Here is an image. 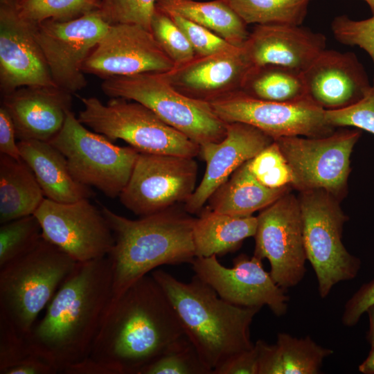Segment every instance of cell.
Wrapping results in <instances>:
<instances>
[{
	"mask_svg": "<svg viewBox=\"0 0 374 374\" xmlns=\"http://www.w3.org/2000/svg\"><path fill=\"white\" fill-rule=\"evenodd\" d=\"M253 256L270 264V275L285 290L299 284L307 260L299 198L290 192L257 216Z\"/></svg>",
	"mask_w": 374,
	"mask_h": 374,
	"instance_id": "cell-13",
	"label": "cell"
},
{
	"mask_svg": "<svg viewBox=\"0 0 374 374\" xmlns=\"http://www.w3.org/2000/svg\"><path fill=\"white\" fill-rule=\"evenodd\" d=\"M83 109L78 118L110 141L121 139L139 152L193 157L200 145L163 122L145 105L122 98L103 103L96 97H80Z\"/></svg>",
	"mask_w": 374,
	"mask_h": 374,
	"instance_id": "cell-7",
	"label": "cell"
},
{
	"mask_svg": "<svg viewBox=\"0 0 374 374\" xmlns=\"http://www.w3.org/2000/svg\"><path fill=\"white\" fill-rule=\"evenodd\" d=\"M44 199L28 165L0 154V223L33 215Z\"/></svg>",
	"mask_w": 374,
	"mask_h": 374,
	"instance_id": "cell-28",
	"label": "cell"
},
{
	"mask_svg": "<svg viewBox=\"0 0 374 374\" xmlns=\"http://www.w3.org/2000/svg\"><path fill=\"white\" fill-rule=\"evenodd\" d=\"M18 146L21 159L33 172L45 198L71 203L93 196L89 186L72 176L64 156L49 142L22 140Z\"/></svg>",
	"mask_w": 374,
	"mask_h": 374,
	"instance_id": "cell-24",
	"label": "cell"
},
{
	"mask_svg": "<svg viewBox=\"0 0 374 374\" xmlns=\"http://www.w3.org/2000/svg\"><path fill=\"white\" fill-rule=\"evenodd\" d=\"M225 123L251 125L274 140L283 136L321 137L331 134L325 109L309 98L294 102L259 99L242 90L209 103Z\"/></svg>",
	"mask_w": 374,
	"mask_h": 374,
	"instance_id": "cell-12",
	"label": "cell"
},
{
	"mask_svg": "<svg viewBox=\"0 0 374 374\" xmlns=\"http://www.w3.org/2000/svg\"><path fill=\"white\" fill-rule=\"evenodd\" d=\"M302 74L308 98L325 110L348 107L371 87L365 69L353 52L326 48Z\"/></svg>",
	"mask_w": 374,
	"mask_h": 374,
	"instance_id": "cell-21",
	"label": "cell"
},
{
	"mask_svg": "<svg viewBox=\"0 0 374 374\" xmlns=\"http://www.w3.org/2000/svg\"><path fill=\"white\" fill-rule=\"evenodd\" d=\"M374 303V279L363 284L348 299L342 314V323L348 327L355 326L367 308Z\"/></svg>",
	"mask_w": 374,
	"mask_h": 374,
	"instance_id": "cell-42",
	"label": "cell"
},
{
	"mask_svg": "<svg viewBox=\"0 0 374 374\" xmlns=\"http://www.w3.org/2000/svg\"><path fill=\"white\" fill-rule=\"evenodd\" d=\"M291 188H271L262 185L250 172L247 161L213 193L208 200V208L231 215L250 216L290 192Z\"/></svg>",
	"mask_w": 374,
	"mask_h": 374,
	"instance_id": "cell-26",
	"label": "cell"
},
{
	"mask_svg": "<svg viewBox=\"0 0 374 374\" xmlns=\"http://www.w3.org/2000/svg\"><path fill=\"white\" fill-rule=\"evenodd\" d=\"M43 238L76 262L107 256L115 242L101 209L89 199L61 203L45 198L33 214Z\"/></svg>",
	"mask_w": 374,
	"mask_h": 374,
	"instance_id": "cell-15",
	"label": "cell"
},
{
	"mask_svg": "<svg viewBox=\"0 0 374 374\" xmlns=\"http://www.w3.org/2000/svg\"><path fill=\"white\" fill-rule=\"evenodd\" d=\"M19 14L16 0H0L1 96L26 86H56L35 35Z\"/></svg>",
	"mask_w": 374,
	"mask_h": 374,
	"instance_id": "cell-18",
	"label": "cell"
},
{
	"mask_svg": "<svg viewBox=\"0 0 374 374\" xmlns=\"http://www.w3.org/2000/svg\"><path fill=\"white\" fill-rule=\"evenodd\" d=\"M332 32L340 43L357 46L366 51L374 64V15L364 20H353L346 15L333 19Z\"/></svg>",
	"mask_w": 374,
	"mask_h": 374,
	"instance_id": "cell-39",
	"label": "cell"
},
{
	"mask_svg": "<svg viewBox=\"0 0 374 374\" xmlns=\"http://www.w3.org/2000/svg\"><path fill=\"white\" fill-rule=\"evenodd\" d=\"M114 233L107 256L112 271V297L162 265L191 263L195 258V219L172 207L138 220L121 216L101 205Z\"/></svg>",
	"mask_w": 374,
	"mask_h": 374,
	"instance_id": "cell-3",
	"label": "cell"
},
{
	"mask_svg": "<svg viewBox=\"0 0 374 374\" xmlns=\"http://www.w3.org/2000/svg\"><path fill=\"white\" fill-rule=\"evenodd\" d=\"M248 25H301L310 0H226Z\"/></svg>",
	"mask_w": 374,
	"mask_h": 374,
	"instance_id": "cell-31",
	"label": "cell"
},
{
	"mask_svg": "<svg viewBox=\"0 0 374 374\" xmlns=\"http://www.w3.org/2000/svg\"><path fill=\"white\" fill-rule=\"evenodd\" d=\"M164 292L147 274L111 300L88 357L66 374H141L185 337Z\"/></svg>",
	"mask_w": 374,
	"mask_h": 374,
	"instance_id": "cell-1",
	"label": "cell"
},
{
	"mask_svg": "<svg viewBox=\"0 0 374 374\" xmlns=\"http://www.w3.org/2000/svg\"><path fill=\"white\" fill-rule=\"evenodd\" d=\"M101 89L110 98L138 102L163 122L199 145L221 141L226 123L209 103L191 98L175 89L162 73L148 72L104 79Z\"/></svg>",
	"mask_w": 374,
	"mask_h": 374,
	"instance_id": "cell-6",
	"label": "cell"
},
{
	"mask_svg": "<svg viewBox=\"0 0 374 374\" xmlns=\"http://www.w3.org/2000/svg\"><path fill=\"white\" fill-rule=\"evenodd\" d=\"M370 7V9L374 15V0H364Z\"/></svg>",
	"mask_w": 374,
	"mask_h": 374,
	"instance_id": "cell-48",
	"label": "cell"
},
{
	"mask_svg": "<svg viewBox=\"0 0 374 374\" xmlns=\"http://www.w3.org/2000/svg\"><path fill=\"white\" fill-rule=\"evenodd\" d=\"M242 91L259 99L276 102L308 98L302 72L272 64L253 66Z\"/></svg>",
	"mask_w": 374,
	"mask_h": 374,
	"instance_id": "cell-30",
	"label": "cell"
},
{
	"mask_svg": "<svg viewBox=\"0 0 374 374\" xmlns=\"http://www.w3.org/2000/svg\"><path fill=\"white\" fill-rule=\"evenodd\" d=\"M141 374H213V371L185 336L145 367Z\"/></svg>",
	"mask_w": 374,
	"mask_h": 374,
	"instance_id": "cell-34",
	"label": "cell"
},
{
	"mask_svg": "<svg viewBox=\"0 0 374 374\" xmlns=\"http://www.w3.org/2000/svg\"><path fill=\"white\" fill-rule=\"evenodd\" d=\"M257 222V217L253 215L234 216L206 208L194 222L195 257L235 251L246 238L255 235Z\"/></svg>",
	"mask_w": 374,
	"mask_h": 374,
	"instance_id": "cell-27",
	"label": "cell"
},
{
	"mask_svg": "<svg viewBox=\"0 0 374 374\" xmlns=\"http://www.w3.org/2000/svg\"><path fill=\"white\" fill-rule=\"evenodd\" d=\"M358 369L364 374H374V348H371L368 355L359 366Z\"/></svg>",
	"mask_w": 374,
	"mask_h": 374,
	"instance_id": "cell-46",
	"label": "cell"
},
{
	"mask_svg": "<svg viewBox=\"0 0 374 374\" xmlns=\"http://www.w3.org/2000/svg\"><path fill=\"white\" fill-rule=\"evenodd\" d=\"M325 117L335 128L351 126L374 134V82L358 102L342 109L325 110Z\"/></svg>",
	"mask_w": 374,
	"mask_h": 374,
	"instance_id": "cell-38",
	"label": "cell"
},
{
	"mask_svg": "<svg viewBox=\"0 0 374 374\" xmlns=\"http://www.w3.org/2000/svg\"><path fill=\"white\" fill-rule=\"evenodd\" d=\"M254 345L258 353V374H317L323 359L333 353L309 336L297 338L285 332L277 335L274 344L259 339Z\"/></svg>",
	"mask_w": 374,
	"mask_h": 374,
	"instance_id": "cell-25",
	"label": "cell"
},
{
	"mask_svg": "<svg viewBox=\"0 0 374 374\" xmlns=\"http://www.w3.org/2000/svg\"><path fill=\"white\" fill-rule=\"evenodd\" d=\"M155 8L201 25L235 46H242L249 34L247 24L226 0H157Z\"/></svg>",
	"mask_w": 374,
	"mask_h": 374,
	"instance_id": "cell-29",
	"label": "cell"
},
{
	"mask_svg": "<svg viewBox=\"0 0 374 374\" xmlns=\"http://www.w3.org/2000/svg\"><path fill=\"white\" fill-rule=\"evenodd\" d=\"M274 139L259 129L244 123H226L225 137L220 142L200 145L205 161L204 175L185 202L187 213L201 211L213 193L242 164L253 158Z\"/></svg>",
	"mask_w": 374,
	"mask_h": 374,
	"instance_id": "cell-20",
	"label": "cell"
},
{
	"mask_svg": "<svg viewBox=\"0 0 374 374\" xmlns=\"http://www.w3.org/2000/svg\"><path fill=\"white\" fill-rule=\"evenodd\" d=\"M175 64L152 32L137 24H110L82 64L84 73L100 78L164 73Z\"/></svg>",
	"mask_w": 374,
	"mask_h": 374,
	"instance_id": "cell-17",
	"label": "cell"
},
{
	"mask_svg": "<svg viewBox=\"0 0 374 374\" xmlns=\"http://www.w3.org/2000/svg\"><path fill=\"white\" fill-rule=\"evenodd\" d=\"M197 172L193 157L139 152L118 197L135 215L148 216L185 203L196 188Z\"/></svg>",
	"mask_w": 374,
	"mask_h": 374,
	"instance_id": "cell-11",
	"label": "cell"
},
{
	"mask_svg": "<svg viewBox=\"0 0 374 374\" xmlns=\"http://www.w3.org/2000/svg\"><path fill=\"white\" fill-rule=\"evenodd\" d=\"M360 136L359 130H342L321 137L275 139L291 168V187L299 192L323 190L341 198L350 172V155Z\"/></svg>",
	"mask_w": 374,
	"mask_h": 374,
	"instance_id": "cell-10",
	"label": "cell"
},
{
	"mask_svg": "<svg viewBox=\"0 0 374 374\" xmlns=\"http://www.w3.org/2000/svg\"><path fill=\"white\" fill-rule=\"evenodd\" d=\"M156 1L157 0H101L99 11L110 24H134L150 30Z\"/></svg>",
	"mask_w": 374,
	"mask_h": 374,
	"instance_id": "cell-37",
	"label": "cell"
},
{
	"mask_svg": "<svg viewBox=\"0 0 374 374\" xmlns=\"http://www.w3.org/2000/svg\"><path fill=\"white\" fill-rule=\"evenodd\" d=\"M195 274L209 285L224 300L238 306L262 308L267 305L277 317L287 311L289 296L278 286L262 260L240 254L231 268L222 265L217 256L195 257L190 263Z\"/></svg>",
	"mask_w": 374,
	"mask_h": 374,
	"instance_id": "cell-16",
	"label": "cell"
},
{
	"mask_svg": "<svg viewBox=\"0 0 374 374\" xmlns=\"http://www.w3.org/2000/svg\"><path fill=\"white\" fill-rule=\"evenodd\" d=\"M168 15L183 31L196 55H210L238 47L230 44L209 29L180 15Z\"/></svg>",
	"mask_w": 374,
	"mask_h": 374,
	"instance_id": "cell-40",
	"label": "cell"
},
{
	"mask_svg": "<svg viewBox=\"0 0 374 374\" xmlns=\"http://www.w3.org/2000/svg\"><path fill=\"white\" fill-rule=\"evenodd\" d=\"M100 6L101 0H16L19 15L34 25L48 19L72 20Z\"/></svg>",
	"mask_w": 374,
	"mask_h": 374,
	"instance_id": "cell-32",
	"label": "cell"
},
{
	"mask_svg": "<svg viewBox=\"0 0 374 374\" xmlns=\"http://www.w3.org/2000/svg\"><path fill=\"white\" fill-rule=\"evenodd\" d=\"M242 48L253 66L272 64L303 72L326 48V37L301 25L257 24Z\"/></svg>",
	"mask_w": 374,
	"mask_h": 374,
	"instance_id": "cell-23",
	"label": "cell"
},
{
	"mask_svg": "<svg viewBox=\"0 0 374 374\" xmlns=\"http://www.w3.org/2000/svg\"><path fill=\"white\" fill-rule=\"evenodd\" d=\"M42 237L40 224L34 215L1 224L0 267L26 253Z\"/></svg>",
	"mask_w": 374,
	"mask_h": 374,
	"instance_id": "cell-33",
	"label": "cell"
},
{
	"mask_svg": "<svg viewBox=\"0 0 374 374\" xmlns=\"http://www.w3.org/2000/svg\"><path fill=\"white\" fill-rule=\"evenodd\" d=\"M33 354L26 337L0 319V373Z\"/></svg>",
	"mask_w": 374,
	"mask_h": 374,
	"instance_id": "cell-41",
	"label": "cell"
},
{
	"mask_svg": "<svg viewBox=\"0 0 374 374\" xmlns=\"http://www.w3.org/2000/svg\"><path fill=\"white\" fill-rule=\"evenodd\" d=\"M112 297L108 256L77 262L26 337L31 352L57 373L84 360Z\"/></svg>",
	"mask_w": 374,
	"mask_h": 374,
	"instance_id": "cell-2",
	"label": "cell"
},
{
	"mask_svg": "<svg viewBox=\"0 0 374 374\" xmlns=\"http://www.w3.org/2000/svg\"><path fill=\"white\" fill-rule=\"evenodd\" d=\"M170 302L203 362L213 371L229 357L253 347L250 326L260 308L233 305L195 274L184 283L161 269L150 272Z\"/></svg>",
	"mask_w": 374,
	"mask_h": 374,
	"instance_id": "cell-4",
	"label": "cell"
},
{
	"mask_svg": "<svg viewBox=\"0 0 374 374\" xmlns=\"http://www.w3.org/2000/svg\"><path fill=\"white\" fill-rule=\"evenodd\" d=\"M56 369L39 357L33 354L5 369L1 374H55Z\"/></svg>",
	"mask_w": 374,
	"mask_h": 374,
	"instance_id": "cell-45",
	"label": "cell"
},
{
	"mask_svg": "<svg viewBox=\"0 0 374 374\" xmlns=\"http://www.w3.org/2000/svg\"><path fill=\"white\" fill-rule=\"evenodd\" d=\"M16 131L12 120L3 106L0 107V154L17 160L22 159L20 154Z\"/></svg>",
	"mask_w": 374,
	"mask_h": 374,
	"instance_id": "cell-44",
	"label": "cell"
},
{
	"mask_svg": "<svg viewBox=\"0 0 374 374\" xmlns=\"http://www.w3.org/2000/svg\"><path fill=\"white\" fill-rule=\"evenodd\" d=\"M247 163L250 172L262 185L271 188L291 186V168L275 141Z\"/></svg>",
	"mask_w": 374,
	"mask_h": 374,
	"instance_id": "cell-36",
	"label": "cell"
},
{
	"mask_svg": "<svg viewBox=\"0 0 374 374\" xmlns=\"http://www.w3.org/2000/svg\"><path fill=\"white\" fill-rule=\"evenodd\" d=\"M77 262L43 237L0 267V319L26 338Z\"/></svg>",
	"mask_w": 374,
	"mask_h": 374,
	"instance_id": "cell-5",
	"label": "cell"
},
{
	"mask_svg": "<svg viewBox=\"0 0 374 374\" xmlns=\"http://www.w3.org/2000/svg\"><path fill=\"white\" fill-rule=\"evenodd\" d=\"M72 93L57 86H26L1 96L17 139L49 142L71 111Z\"/></svg>",
	"mask_w": 374,
	"mask_h": 374,
	"instance_id": "cell-22",
	"label": "cell"
},
{
	"mask_svg": "<svg viewBox=\"0 0 374 374\" xmlns=\"http://www.w3.org/2000/svg\"><path fill=\"white\" fill-rule=\"evenodd\" d=\"M298 198L306 258L314 271L319 293L323 299L336 284L357 276L361 260L350 254L342 242L348 217L340 207L339 198L319 189L301 191Z\"/></svg>",
	"mask_w": 374,
	"mask_h": 374,
	"instance_id": "cell-8",
	"label": "cell"
},
{
	"mask_svg": "<svg viewBox=\"0 0 374 374\" xmlns=\"http://www.w3.org/2000/svg\"><path fill=\"white\" fill-rule=\"evenodd\" d=\"M366 312L369 319V330L366 335V339L371 348H374V303L367 308Z\"/></svg>",
	"mask_w": 374,
	"mask_h": 374,
	"instance_id": "cell-47",
	"label": "cell"
},
{
	"mask_svg": "<svg viewBox=\"0 0 374 374\" xmlns=\"http://www.w3.org/2000/svg\"><path fill=\"white\" fill-rule=\"evenodd\" d=\"M49 143L64 156L78 181L98 188L112 199L118 197L125 187L139 154L131 146L116 145L90 131L71 111Z\"/></svg>",
	"mask_w": 374,
	"mask_h": 374,
	"instance_id": "cell-9",
	"label": "cell"
},
{
	"mask_svg": "<svg viewBox=\"0 0 374 374\" xmlns=\"http://www.w3.org/2000/svg\"><path fill=\"white\" fill-rule=\"evenodd\" d=\"M110 24L99 10L69 21L46 20L35 35L56 86L72 94L87 85L82 66Z\"/></svg>",
	"mask_w": 374,
	"mask_h": 374,
	"instance_id": "cell-14",
	"label": "cell"
},
{
	"mask_svg": "<svg viewBox=\"0 0 374 374\" xmlns=\"http://www.w3.org/2000/svg\"><path fill=\"white\" fill-rule=\"evenodd\" d=\"M252 66L242 46L210 55H195L162 74L181 93L210 103L242 90Z\"/></svg>",
	"mask_w": 374,
	"mask_h": 374,
	"instance_id": "cell-19",
	"label": "cell"
},
{
	"mask_svg": "<svg viewBox=\"0 0 374 374\" xmlns=\"http://www.w3.org/2000/svg\"><path fill=\"white\" fill-rule=\"evenodd\" d=\"M259 359L256 347L229 357L213 371V374H258Z\"/></svg>",
	"mask_w": 374,
	"mask_h": 374,
	"instance_id": "cell-43",
	"label": "cell"
},
{
	"mask_svg": "<svg viewBox=\"0 0 374 374\" xmlns=\"http://www.w3.org/2000/svg\"><path fill=\"white\" fill-rule=\"evenodd\" d=\"M150 30L175 64V66L193 59L196 53L188 39L169 15L155 8Z\"/></svg>",
	"mask_w": 374,
	"mask_h": 374,
	"instance_id": "cell-35",
	"label": "cell"
}]
</instances>
